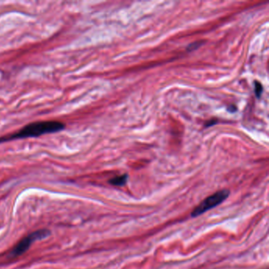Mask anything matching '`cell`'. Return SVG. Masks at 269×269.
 Segmentation results:
<instances>
[{"label": "cell", "mask_w": 269, "mask_h": 269, "mask_svg": "<svg viewBox=\"0 0 269 269\" xmlns=\"http://www.w3.org/2000/svg\"><path fill=\"white\" fill-rule=\"evenodd\" d=\"M65 129V124L60 121H40L24 126L22 129L10 136L0 138V143L17 139L36 138L48 134H54Z\"/></svg>", "instance_id": "6da1fadb"}, {"label": "cell", "mask_w": 269, "mask_h": 269, "mask_svg": "<svg viewBox=\"0 0 269 269\" xmlns=\"http://www.w3.org/2000/svg\"><path fill=\"white\" fill-rule=\"evenodd\" d=\"M230 190L224 189L217 191L211 196H208L203 202H200L198 206L195 208L191 212V217L196 218L199 216L204 214L206 212L210 211L212 208L217 207L222 204L228 196H230Z\"/></svg>", "instance_id": "7a4b0ae2"}, {"label": "cell", "mask_w": 269, "mask_h": 269, "mask_svg": "<svg viewBox=\"0 0 269 269\" xmlns=\"http://www.w3.org/2000/svg\"><path fill=\"white\" fill-rule=\"evenodd\" d=\"M50 230H47V229H42V230L32 232L26 237L24 238L22 240L18 243L17 245L14 247L12 252H10V258H14L21 256L28 250L34 242L44 240L46 238L50 236Z\"/></svg>", "instance_id": "3957f363"}, {"label": "cell", "mask_w": 269, "mask_h": 269, "mask_svg": "<svg viewBox=\"0 0 269 269\" xmlns=\"http://www.w3.org/2000/svg\"><path fill=\"white\" fill-rule=\"evenodd\" d=\"M128 174H122L120 176H116V177L110 178L109 180V184L112 185L116 186H124L126 184L128 181Z\"/></svg>", "instance_id": "277c9868"}, {"label": "cell", "mask_w": 269, "mask_h": 269, "mask_svg": "<svg viewBox=\"0 0 269 269\" xmlns=\"http://www.w3.org/2000/svg\"><path fill=\"white\" fill-rule=\"evenodd\" d=\"M255 94H256V96L258 98H260V95H262V92H263V87H262V84L258 82H255Z\"/></svg>", "instance_id": "5b68a950"}, {"label": "cell", "mask_w": 269, "mask_h": 269, "mask_svg": "<svg viewBox=\"0 0 269 269\" xmlns=\"http://www.w3.org/2000/svg\"><path fill=\"white\" fill-rule=\"evenodd\" d=\"M216 124V120H211V121L208 122L207 124H206V128H210L212 126L215 125Z\"/></svg>", "instance_id": "8992f818"}, {"label": "cell", "mask_w": 269, "mask_h": 269, "mask_svg": "<svg viewBox=\"0 0 269 269\" xmlns=\"http://www.w3.org/2000/svg\"><path fill=\"white\" fill-rule=\"evenodd\" d=\"M228 110H229L230 112H236V110H237V108H236L234 106H230L228 108Z\"/></svg>", "instance_id": "52a82bcc"}]
</instances>
